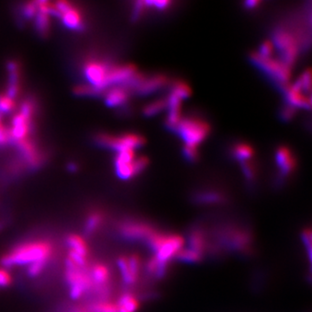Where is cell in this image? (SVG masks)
I'll return each instance as SVG.
<instances>
[{
  "mask_svg": "<svg viewBox=\"0 0 312 312\" xmlns=\"http://www.w3.org/2000/svg\"><path fill=\"white\" fill-rule=\"evenodd\" d=\"M276 46L282 52L283 63L288 67L297 56V46L293 37L286 30H278L274 38Z\"/></svg>",
  "mask_w": 312,
  "mask_h": 312,
  "instance_id": "obj_9",
  "label": "cell"
},
{
  "mask_svg": "<svg viewBox=\"0 0 312 312\" xmlns=\"http://www.w3.org/2000/svg\"><path fill=\"white\" fill-rule=\"evenodd\" d=\"M69 169L72 171V172H75V170H76V165L74 164V163H71V164L69 165Z\"/></svg>",
  "mask_w": 312,
  "mask_h": 312,
  "instance_id": "obj_42",
  "label": "cell"
},
{
  "mask_svg": "<svg viewBox=\"0 0 312 312\" xmlns=\"http://www.w3.org/2000/svg\"><path fill=\"white\" fill-rule=\"evenodd\" d=\"M65 277L70 286L71 297L74 299H78L93 288L91 271L85 266L75 264L69 258L66 260Z\"/></svg>",
  "mask_w": 312,
  "mask_h": 312,
  "instance_id": "obj_3",
  "label": "cell"
},
{
  "mask_svg": "<svg viewBox=\"0 0 312 312\" xmlns=\"http://www.w3.org/2000/svg\"><path fill=\"white\" fill-rule=\"evenodd\" d=\"M70 312H91L90 311H87L85 309L83 308H75L73 309L72 311H71Z\"/></svg>",
  "mask_w": 312,
  "mask_h": 312,
  "instance_id": "obj_41",
  "label": "cell"
},
{
  "mask_svg": "<svg viewBox=\"0 0 312 312\" xmlns=\"http://www.w3.org/2000/svg\"><path fill=\"white\" fill-rule=\"evenodd\" d=\"M128 91L121 87L113 88L107 93L105 102L110 107H116L124 104L128 100Z\"/></svg>",
  "mask_w": 312,
  "mask_h": 312,
  "instance_id": "obj_17",
  "label": "cell"
},
{
  "mask_svg": "<svg viewBox=\"0 0 312 312\" xmlns=\"http://www.w3.org/2000/svg\"><path fill=\"white\" fill-rule=\"evenodd\" d=\"M252 61L255 63L260 69L271 76L272 79L278 82L279 84L285 86L289 78V67L283 62L271 59V57H262L258 54L253 55Z\"/></svg>",
  "mask_w": 312,
  "mask_h": 312,
  "instance_id": "obj_7",
  "label": "cell"
},
{
  "mask_svg": "<svg viewBox=\"0 0 312 312\" xmlns=\"http://www.w3.org/2000/svg\"><path fill=\"white\" fill-rule=\"evenodd\" d=\"M155 232L156 230L146 222L129 220L121 223L119 226L120 235L130 241H147L148 238Z\"/></svg>",
  "mask_w": 312,
  "mask_h": 312,
  "instance_id": "obj_8",
  "label": "cell"
},
{
  "mask_svg": "<svg viewBox=\"0 0 312 312\" xmlns=\"http://www.w3.org/2000/svg\"><path fill=\"white\" fill-rule=\"evenodd\" d=\"M9 70V86H8L7 96L9 97H15L19 92V65L15 62H10L8 64Z\"/></svg>",
  "mask_w": 312,
  "mask_h": 312,
  "instance_id": "obj_20",
  "label": "cell"
},
{
  "mask_svg": "<svg viewBox=\"0 0 312 312\" xmlns=\"http://www.w3.org/2000/svg\"><path fill=\"white\" fill-rule=\"evenodd\" d=\"M174 130L184 142L185 146L196 147L207 138L209 133V126L206 121L199 118L188 117L184 119L181 118Z\"/></svg>",
  "mask_w": 312,
  "mask_h": 312,
  "instance_id": "obj_4",
  "label": "cell"
},
{
  "mask_svg": "<svg viewBox=\"0 0 312 312\" xmlns=\"http://www.w3.org/2000/svg\"><path fill=\"white\" fill-rule=\"evenodd\" d=\"M38 10L37 2H30L24 7V14L27 18H32Z\"/></svg>",
  "mask_w": 312,
  "mask_h": 312,
  "instance_id": "obj_35",
  "label": "cell"
},
{
  "mask_svg": "<svg viewBox=\"0 0 312 312\" xmlns=\"http://www.w3.org/2000/svg\"><path fill=\"white\" fill-rule=\"evenodd\" d=\"M259 4H260L259 1H252H252H248V2L245 3V6L249 8V9H252V8L255 7L256 5H258Z\"/></svg>",
  "mask_w": 312,
  "mask_h": 312,
  "instance_id": "obj_40",
  "label": "cell"
},
{
  "mask_svg": "<svg viewBox=\"0 0 312 312\" xmlns=\"http://www.w3.org/2000/svg\"><path fill=\"white\" fill-rule=\"evenodd\" d=\"M233 154L234 157L242 162H247L253 155V150L252 147L247 144L240 143L237 144L233 148Z\"/></svg>",
  "mask_w": 312,
  "mask_h": 312,
  "instance_id": "obj_23",
  "label": "cell"
},
{
  "mask_svg": "<svg viewBox=\"0 0 312 312\" xmlns=\"http://www.w3.org/2000/svg\"><path fill=\"white\" fill-rule=\"evenodd\" d=\"M188 241L189 248L192 251L198 252L200 255L203 256L204 252L208 249L207 236L204 230L199 226H193L189 230L188 234Z\"/></svg>",
  "mask_w": 312,
  "mask_h": 312,
  "instance_id": "obj_13",
  "label": "cell"
},
{
  "mask_svg": "<svg viewBox=\"0 0 312 312\" xmlns=\"http://www.w3.org/2000/svg\"><path fill=\"white\" fill-rule=\"evenodd\" d=\"M127 260H128V271L131 277L132 282L135 285L139 278L140 266H141L139 256L131 255L127 258Z\"/></svg>",
  "mask_w": 312,
  "mask_h": 312,
  "instance_id": "obj_26",
  "label": "cell"
},
{
  "mask_svg": "<svg viewBox=\"0 0 312 312\" xmlns=\"http://www.w3.org/2000/svg\"><path fill=\"white\" fill-rule=\"evenodd\" d=\"M102 219L103 217L100 213H92L89 218H87L84 226V231L87 235H91L92 233H94L99 228V226H101Z\"/></svg>",
  "mask_w": 312,
  "mask_h": 312,
  "instance_id": "obj_24",
  "label": "cell"
},
{
  "mask_svg": "<svg viewBox=\"0 0 312 312\" xmlns=\"http://www.w3.org/2000/svg\"><path fill=\"white\" fill-rule=\"evenodd\" d=\"M302 237H303V241L305 244V246L308 250L309 258L311 260V255H312V250H311L312 249V233H311V231L309 229L305 230Z\"/></svg>",
  "mask_w": 312,
  "mask_h": 312,
  "instance_id": "obj_36",
  "label": "cell"
},
{
  "mask_svg": "<svg viewBox=\"0 0 312 312\" xmlns=\"http://www.w3.org/2000/svg\"><path fill=\"white\" fill-rule=\"evenodd\" d=\"M91 312H119L117 305L106 300L95 302L90 307Z\"/></svg>",
  "mask_w": 312,
  "mask_h": 312,
  "instance_id": "obj_27",
  "label": "cell"
},
{
  "mask_svg": "<svg viewBox=\"0 0 312 312\" xmlns=\"http://www.w3.org/2000/svg\"><path fill=\"white\" fill-rule=\"evenodd\" d=\"M49 261H39L34 264H31L28 267V275L30 277H37L45 270Z\"/></svg>",
  "mask_w": 312,
  "mask_h": 312,
  "instance_id": "obj_30",
  "label": "cell"
},
{
  "mask_svg": "<svg viewBox=\"0 0 312 312\" xmlns=\"http://www.w3.org/2000/svg\"><path fill=\"white\" fill-rule=\"evenodd\" d=\"M216 243L212 252L221 251L237 252L243 255H250L253 251V238L250 230L237 226H222L215 233Z\"/></svg>",
  "mask_w": 312,
  "mask_h": 312,
  "instance_id": "obj_1",
  "label": "cell"
},
{
  "mask_svg": "<svg viewBox=\"0 0 312 312\" xmlns=\"http://www.w3.org/2000/svg\"><path fill=\"white\" fill-rule=\"evenodd\" d=\"M97 142L100 145L110 147L118 152L135 151L144 144V138L136 134H127L120 136L100 135L97 136Z\"/></svg>",
  "mask_w": 312,
  "mask_h": 312,
  "instance_id": "obj_6",
  "label": "cell"
},
{
  "mask_svg": "<svg viewBox=\"0 0 312 312\" xmlns=\"http://www.w3.org/2000/svg\"><path fill=\"white\" fill-rule=\"evenodd\" d=\"M14 108L13 99L7 95H0V113H7Z\"/></svg>",
  "mask_w": 312,
  "mask_h": 312,
  "instance_id": "obj_29",
  "label": "cell"
},
{
  "mask_svg": "<svg viewBox=\"0 0 312 312\" xmlns=\"http://www.w3.org/2000/svg\"><path fill=\"white\" fill-rule=\"evenodd\" d=\"M66 243L68 244L70 252H75L76 254L87 259L88 247L82 238L75 234L69 235L66 239Z\"/></svg>",
  "mask_w": 312,
  "mask_h": 312,
  "instance_id": "obj_21",
  "label": "cell"
},
{
  "mask_svg": "<svg viewBox=\"0 0 312 312\" xmlns=\"http://www.w3.org/2000/svg\"><path fill=\"white\" fill-rule=\"evenodd\" d=\"M183 244L184 240L181 236L166 234L160 248L154 253V257L163 263L168 264L173 256L176 255L177 252L181 250Z\"/></svg>",
  "mask_w": 312,
  "mask_h": 312,
  "instance_id": "obj_11",
  "label": "cell"
},
{
  "mask_svg": "<svg viewBox=\"0 0 312 312\" xmlns=\"http://www.w3.org/2000/svg\"><path fill=\"white\" fill-rule=\"evenodd\" d=\"M276 161L279 169V181H283L293 171L295 160L288 148L279 147L276 154Z\"/></svg>",
  "mask_w": 312,
  "mask_h": 312,
  "instance_id": "obj_12",
  "label": "cell"
},
{
  "mask_svg": "<svg viewBox=\"0 0 312 312\" xmlns=\"http://www.w3.org/2000/svg\"><path fill=\"white\" fill-rule=\"evenodd\" d=\"M12 282V277L7 271L0 269V287H6Z\"/></svg>",
  "mask_w": 312,
  "mask_h": 312,
  "instance_id": "obj_37",
  "label": "cell"
},
{
  "mask_svg": "<svg viewBox=\"0 0 312 312\" xmlns=\"http://www.w3.org/2000/svg\"><path fill=\"white\" fill-rule=\"evenodd\" d=\"M109 70V67L106 66L103 63H100L97 61H91L85 65L84 73L87 79L92 84L91 86L102 91L108 86L107 78Z\"/></svg>",
  "mask_w": 312,
  "mask_h": 312,
  "instance_id": "obj_10",
  "label": "cell"
},
{
  "mask_svg": "<svg viewBox=\"0 0 312 312\" xmlns=\"http://www.w3.org/2000/svg\"><path fill=\"white\" fill-rule=\"evenodd\" d=\"M183 153H184L186 159H188V161H190V162H194L198 157V152L196 150V147L185 146L184 148H183Z\"/></svg>",
  "mask_w": 312,
  "mask_h": 312,
  "instance_id": "obj_34",
  "label": "cell"
},
{
  "mask_svg": "<svg viewBox=\"0 0 312 312\" xmlns=\"http://www.w3.org/2000/svg\"><path fill=\"white\" fill-rule=\"evenodd\" d=\"M294 113H295V109L292 107L288 106V107H286L285 109L283 110L281 116H282V118H284L285 120H288V119H290L291 117H293Z\"/></svg>",
  "mask_w": 312,
  "mask_h": 312,
  "instance_id": "obj_39",
  "label": "cell"
},
{
  "mask_svg": "<svg viewBox=\"0 0 312 312\" xmlns=\"http://www.w3.org/2000/svg\"><path fill=\"white\" fill-rule=\"evenodd\" d=\"M30 118L31 116H27L20 113L17 115L13 119L12 123V138L17 142H22L26 140V136L30 130Z\"/></svg>",
  "mask_w": 312,
  "mask_h": 312,
  "instance_id": "obj_14",
  "label": "cell"
},
{
  "mask_svg": "<svg viewBox=\"0 0 312 312\" xmlns=\"http://www.w3.org/2000/svg\"><path fill=\"white\" fill-rule=\"evenodd\" d=\"M303 91H305L297 83L286 90V99L290 107L293 108L294 106H297L302 108H310L311 99L304 96Z\"/></svg>",
  "mask_w": 312,
  "mask_h": 312,
  "instance_id": "obj_16",
  "label": "cell"
},
{
  "mask_svg": "<svg viewBox=\"0 0 312 312\" xmlns=\"http://www.w3.org/2000/svg\"><path fill=\"white\" fill-rule=\"evenodd\" d=\"M75 92L77 96H96L99 94L101 91L93 86L83 85V86L76 87Z\"/></svg>",
  "mask_w": 312,
  "mask_h": 312,
  "instance_id": "obj_31",
  "label": "cell"
},
{
  "mask_svg": "<svg viewBox=\"0 0 312 312\" xmlns=\"http://www.w3.org/2000/svg\"><path fill=\"white\" fill-rule=\"evenodd\" d=\"M117 307L119 312H136L139 308V302L130 292H124L118 298Z\"/></svg>",
  "mask_w": 312,
  "mask_h": 312,
  "instance_id": "obj_18",
  "label": "cell"
},
{
  "mask_svg": "<svg viewBox=\"0 0 312 312\" xmlns=\"http://www.w3.org/2000/svg\"><path fill=\"white\" fill-rule=\"evenodd\" d=\"M147 159L136 158L135 151L124 150L118 152L115 166L118 177L121 180H129L141 173L147 167Z\"/></svg>",
  "mask_w": 312,
  "mask_h": 312,
  "instance_id": "obj_5",
  "label": "cell"
},
{
  "mask_svg": "<svg viewBox=\"0 0 312 312\" xmlns=\"http://www.w3.org/2000/svg\"><path fill=\"white\" fill-rule=\"evenodd\" d=\"M8 140H9V134H8L7 129L1 124V121H0V144L7 143Z\"/></svg>",
  "mask_w": 312,
  "mask_h": 312,
  "instance_id": "obj_38",
  "label": "cell"
},
{
  "mask_svg": "<svg viewBox=\"0 0 312 312\" xmlns=\"http://www.w3.org/2000/svg\"><path fill=\"white\" fill-rule=\"evenodd\" d=\"M243 167V172H244V176L247 179L248 181H252L255 178V170L253 166L249 163V162H243L242 164Z\"/></svg>",
  "mask_w": 312,
  "mask_h": 312,
  "instance_id": "obj_32",
  "label": "cell"
},
{
  "mask_svg": "<svg viewBox=\"0 0 312 312\" xmlns=\"http://www.w3.org/2000/svg\"><path fill=\"white\" fill-rule=\"evenodd\" d=\"M168 264L157 260L155 257H153L146 265L147 273L154 278H163L168 271Z\"/></svg>",
  "mask_w": 312,
  "mask_h": 312,
  "instance_id": "obj_22",
  "label": "cell"
},
{
  "mask_svg": "<svg viewBox=\"0 0 312 312\" xmlns=\"http://www.w3.org/2000/svg\"><path fill=\"white\" fill-rule=\"evenodd\" d=\"M167 108V99H160L146 106L144 109V114L147 117H153L160 113Z\"/></svg>",
  "mask_w": 312,
  "mask_h": 312,
  "instance_id": "obj_28",
  "label": "cell"
},
{
  "mask_svg": "<svg viewBox=\"0 0 312 312\" xmlns=\"http://www.w3.org/2000/svg\"><path fill=\"white\" fill-rule=\"evenodd\" d=\"M166 83H167L166 77L162 75H157V76H152L150 78H146V79H143V77H141L136 83V86L139 93L147 95L161 90Z\"/></svg>",
  "mask_w": 312,
  "mask_h": 312,
  "instance_id": "obj_15",
  "label": "cell"
},
{
  "mask_svg": "<svg viewBox=\"0 0 312 312\" xmlns=\"http://www.w3.org/2000/svg\"><path fill=\"white\" fill-rule=\"evenodd\" d=\"M196 203L202 205H213V204L223 203L226 199L220 192L216 191H203L196 193L193 198Z\"/></svg>",
  "mask_w": 312,
  "mask_h": 312,
  "instance_id": "obj_19",
  "label": "cell"
},
{
  "mask_svg": "<svg viewBox=\"0 0 312 312\" xmlns=\"http://www.w3.org/2000/svg\"><path fill=\"white\" fill-rule=\"evenodd\" d=\"M272 49H272V45L271 43L265 42L260 47V52L257 53V54L262 57H271Z\"/></svg>",
  "mask_w": 312,
  "mask_h": 312,
  "instance_id": "obj_33",
  "label": "cell"
},
{
  "mask_svg": "<svg viewBox=\"0 0 312 312\" xmlns=\"http://www.w3.org/2000/svg\"><path fill=\"white\" fill-rule=\"evenodd\" d=\"M53 254V246L48 241L37 240L19 244L2 258L4 266L24 265L49 261Z\"/></svg>",
  "mask_w": 312,
  "mask_h": 312,
  "instance_id": "obj_2",
  "label": "cell"
},
{
  "mask_svg": "<svg viewBox=\"0 0 312 312\" xmlns=\"http://www.w3.org/2000/svg\"><path fill=\"white\" fill-rule=\"evenodd\" d=\"M3 226H4V224H3V222L0 221V229H2V228H3Z\"/></svg>",
  "mask_w": 312,
  "mask_h": 312,
  "instance_id": "obj_43",
  "label": "cell"
},
{
  "mask_svg": "<svg viewBox=\"0 0 312 312\" xmlns=\"http://www.w3.org/2000/svg\"><path fill=\"white\" fill-rule=\"evenodd\" d=\"M177 260L184 263H198L199 262L203 256L200 255L198 252L192 251L190 249H185V250H180L177 252Z\"/></svg>",
  "mask_w": 312,
  "mask_h": 312,
  "instance_id": "obj_25",
  "label": "cell"
}]
</instances>
